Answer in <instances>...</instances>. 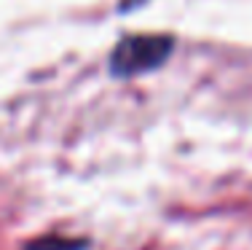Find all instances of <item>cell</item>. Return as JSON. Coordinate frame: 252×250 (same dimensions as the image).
Wrapping results in <instances>:
<instances>
[{"label":"cell","instance_id":"cell-1","mask_svg":"<svg viewBox=\"0 0 252 250\" xmlns=\"http://www.w3.org/2000/svg\"><path fill=\"white\" fill-rule=\"evenodd\" d=\"M169 51V40L164 38H129L113 54V70L118 75H131L140 70L156 68Z\"/></svg>","mask_w":252,"mask_h":250},{"label":"cell","instance_id":"cell-2","mask_svg":"<svg viewBox=\"0 0 252 250\" xmlns=\"http://www.w3.org/2000/svg\"><path fill=\"white\" fill-rule=\"evenodd\" d=\"M89 240H81V237H59V234H49L40 237V240L27 242L25 250H86Z\"/></svg>","mask_w":252,"mask_h":250}]
</instances>
